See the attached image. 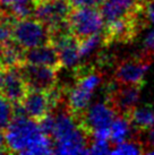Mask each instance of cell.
Wrapping results in <instances>:
<instances>
[{"mask_svg": "<svg viewBox=\"0 0 154 155\" xmlns=\"http://www.w3.org/2000/svg\"><path fill=\"white\" fill-rule=\"evenodd\" d=\"M6 148L21 154L55 153L53 140L43 133L38 121L28 116H14L6 129Z\"/></svg>", "mask_w": 154, "mask_h": 155, "instance_id": "6da1fadb", "label": "cell"}, {"mask_svg": "<svg viewBox=\"0 0 154 155\" xmlns=\"http://www.w3.org/2000/svg\"><path fill=\"white\" fill-rule=\"evenodd\" d=\"M33 1H45V0H33Z\"/></svg>", "mask_w": 154, "mask_h": 155, "instance_id": "f546056e", "label": "cell"}, {"mask_svg": "<svg viewBox=\"0 0 154 155\" xmlns=\"http://www.w3.org/2000/svg\"><path fill=\"white\" fill-rule=\"evenodd\" d=\"M13 41L24 50L51 42V31L38 18H19L13 23Z\"/></svg>", "mask_w": 154, "mask_h": 155, "instance_id": "277c9868", "label": "cell"}, {"mask_svg": "<svg viewBox=\"0 0 154 155\" xmlns=\"http://www.w3.org/2000/svg\"><path fill=\"white\" fill-rule=\"evenodd\" d=\"M101 44L105 45L103 32H100L96 34L90 35L85 39L79 40V53H81L82 59L91 56L95 50H98Z\"/></svg>", "mask_w": 154, "mask_h": 155, "instance_id": "ac0fdd59", "label": "cell"}, {"mask_svg": "<svg viewBox=\"0 0 154 155\" xmlns=\"http://www.w3.org/2000/svg\"><path fill=\"white\" fill-rule=\"evenodd\" d=\"M147 152L144 147V143L139 137L130 138L128 140L120 143L111 150L110 154L113 155H138Z\"/></svg>", "mask_w": 154, "mask_h": 155, "instance_id": "e0dca14e", "label": "cell"}, {"mask_svg": "<svg viewBox=\"0 0 154 155\" xmlns=\"http://www.w3.org/2000/svg\"><path fill=\"white\" fill-rule=\"evenodd\" d=\"M2 56H4V43L0 42V67L2 66Z\"/></svg>", "mask_w": 154, "mask_h": 155, "instance_id": "83f0119b", "label": "cell"}, {"mask_svg": "<svg viewBox=\"0 0 154 155\" xmlns=\"http://www.w3.org/2000/svg\"><path fill=\"white\" fill-rule=\"evenodd\" d=\"M142 87L141 85L118 84L115 81L111 84V90L109 91L107 97L112 102L119 114L128 116L132 110L138 105Z\"/></svg>", "mask_w": 154, "mask_h": 155, "instance_id": "30bf717a", "label": "cell"}, {"mask_svg": "<svg viewBox=\"0 0 154 155\" xmlns=\"http://www.w3.org/2000/svg\"><path fill=\"white\" fill-rule=\"evenodd\" d=\"M18 2H24V4H33V0H19Z\"/></svg>", "mask_w": 154, "mask_h": 155, "instance_id": "f1b7e54d", "label": "cell"}, {"mask_svg": "<svg viewBox=\"0 0 154 155\" xmlns=\"http://www.w3.org/2000/svg\"><path fill=\"white\" fill-rule=\"evenodd\" d=\"M109 147V139H100V138H92L91 145L89 148V154H110Z\"/></svg>", "mask_w": 154, "mask_h": 155, "instance_id": "ffe728a7", "label": "cell"}, {"mask_svg": "<svg viewBox=\"0 0 154 155\" xmlns=\"http://www.w3.org/2000/svg\"><path fill=\"white\" fill-rule=\"evenodd\" d=\"M24 62L32 64V65L51 67L57 70L61 67L58 51L51 42L25 50L24 51Z\"/></svg>", "mask_w": 154, "mask_h": 155, "instance_id": "5bb4252c", "label": "cell"}, {"mask_svg": "<svg viewBox=\"0 0 154 155\" xmlns=\"http://www.w3.org/2000/svg\"><path fill=\"white\" fill-rule=\"evenodd\" d=\"M144 16L146 22L154 26V0L144 1Z\"/></svg>", "mask_w": 154, "mask_h": 155, "instance_id": "cb8c5ba5", "label": "cell"}, {"mask_svg": "<svg viewBox=\"0 0 154 155\" xmlns=\"http://www.w3.org/2000/svg\"><path fill=\"white\" fill-rule=\"evenodd\" d=\"M18 68L25 78L30 90L48 92L55 88L57 69L45 66L32 65L27 62H23Z\"/></svg>", "mask_w": 154, "mask_h": 155, "instance_id": "7c38bea8", "label": "cell"}, {"mask_svg": "<svg viewBox=\"0 0 154 155\" xmlns=\"http://www.w3.org/2000/svg\"><path fill=\"white\" fill-rule=\"evenodd\" d=\"M18 1H19V0H0V7L10 10V8H12L16 2H18Z\"/></svg>", "mask_w": 154, "mask_h": 155, "instance_id": "d4e9b609", "label": "cell"}, {"mask_svg": "<svg viewBox=\"0 0 154 155\" xmlns=\"http://www.w3.org/2000/svg\"><path fill=\"white\" fill-rule=\"evenodd\" d=\"M119 113L112 102L108 99L91 104L82 114V124L92 135L93 131L100 129H108L112 125L116 117ZM81 117V116H79Z\"/></svg>", "mask_w": 154, "mask_h": 155, "instance_id": "ba28073f", "label": "cell"}, {"mask_svg": "<svg viewBox=\"0 0 154 155\" xmlns=\"http://www.w3.org/2000/svg\"><path fill=\"white\" fill-rule=\"evenodd\" d=\"M128 117L135 134L142 136L144 133H149V130L154 126V107L151 104L137 105L132 110Z\"/></svg>", "mask_w": 154, "mask_h": 155, "instance_id": "9a60e30c", "label": "cell"}, {"mask_svg": "<svg viewBox=\"0 0 154 155\" xmlns=\"http://www.w3.org/2000/svg\"><path fill=\"white\" fill-rule=\"evenodd\" d=\"M52 134L55 153L58 154H89L92 135L82 124L79 117L70 110L58 112Z\"/></svg>", "mask_w": 154, "mask_h": 155, "instance_id": "7a4b0ae2", "label": "cell"}, {"mask_svg": "<svg viewBox=\"0 0 154 155\" xmlns=\"http://www.w3.org/2000/svg\"><path fill=\"white\" fill-rule=\"evenodd\" d=\"M1 22H2V19H1V18H0V24H1Z\"/></svg>", "mask_w": 154, "mask_h": 155, "instance_id": "4dcf8cb0", "label": "cell"}, {"mask_svg": "<svg viewBox=\"0 0 154 155\" xmlns=\"http://www.w3.org/2000/svg\"><path fill=\"white\" fill-rule=\"evenodd\" d=\"M6 147V137H5L2 130L0 129V153H6L7 152V148L4 150Z\"/></svg>", "mask_w": 154, "mask_h": 155, "instance_id": "484cf974", "label": "cell"}, {"mask_svg": "<svg viewBox=\"0 0 154 155\" xmlns=\"http://www.w3.org/2000/svg\"><path fill=\"white\" fill-rule=\"evenodd\" d=\"M133 126L128 116L118 114L110 127V142L115 145L128 140L133 134Z\"/></svg>", "mask_w": 154, "mask_h": 155, "instance_id": "2e32d148", "label": "cell"}, {"mask_svg": "<svg viewBox=\"0 0 154 155\" xmlns=\"http://www.w3.org/2000/svg\"><path fill=\"white\" fill-rule=\"evenodd\" d=\"M14 117V104L0 94V129L6 130Z\"/></svg>", "mask_w": 154, "mask_h": 155, "instance_id": "d6986e66", "label": "cell"}, {"mask_svg": "<svg viewBox=\"0 0 154 155\" xmlns=\"http://www.w3.org/2000/svg\"><path fill=\"white\" fill-rule=\"evenodd\" d=\"M38 124L41 126V129L43 130V133L47 134L48 136L52 137V134L55 130V125H56V116H53L51 113H49L47 116L42 118L38 121Z\"/></svg>", "mask_w": 154, "mask_h": 155, "instance_id": "44dd1931", "label": "cell"}, {"mask_svg": "<svg viewBox=\"0 0 154 155\" xmlns=\"http://www.w3.org/2000/svg\"><path fill=\"white\" fill-rule=\"evenodd\" d=\"M72 5L68 0H45L34 1L35 18L44 23L53 33L70 31L68 26V17L72 12Z\"/></svg>", "mask_w": 154, "mask_h": 155, "instance_id": "5b68a950", "label": "cell"}, {"mask_svg": "<svg viewBox=\"0 0 154 155\" xmlns=\"http://www.w3.org/2000/svg\"><path fill=\"white\" fill-rule=\"evenodd\" d=\"M144 1L145 0H104L100 9L104 25L142 14L144 12Z\"/></svg>", "mask_w": 154, "mask_h": 155, "instance_id": "8fae6325", "label": "cell"}, {"mask_svg": "<svg viewBox=\"0 0 154 155\" xmlns=\"http://www.w3.org/2000/svg\"><path fill=\"white\" fill-rule=\"evenodd\" d=\"M22 104L25 109L26 114L36 121H40L49 114L50 110L53 108L49 92L38 90L28 91V93L22 101Z\"/></svg>", "mask_w": 154, "mask_h": 155, "instance_id": "4fadbf2b", "label": "cell"}, {"mask_svg": "<svg viewBox=\"0 0 154 155\" xmlns=\"http://www.w3.org/2000/svg\"><path fill=\"white\" fill-rule=\"evenodd\" d=\"M102 82V75L95 69L82 73L68 94V109L76 116H82L91 105L95 91Z\"/></svg>", "mask_w": 154, "mask_h": 155, "instance_id": "3957f363", "label": "cell"}, {"mask_svg": "<svg viewBox=\"0 0 154 155\" xmlns=\"http://www.w3.org/2000/svg\"><path fill=\"white\" fill-rule=\"evenodd\" d=\"M30 87L18 67H0V94L13 104L22 103Z\"/></svg>", "mask_w": 154, "mask_h": 155, "instance_id": "9c48e42d", "label": "cell"}, {"mask_svg": "<svg viewBox=\"0 0 154 155\" xmlns=\"http://www.w3.org/2000/svg\"><path fill=\"white\" fill-rule=\"evenodd\" d=\"M149 142H150V144L152 146H154V126L149 130Z\"/></svg>", "mask_w": 154, "mask_h": 155, "instance_id": "4316f807", "label": "cell"}, {"mask_svg": "<svg viewBox=\"0 0 154 155\" xmlns=\"http://www.w3.org/2000/svg\"><path fill=\"white\" fill-rule=\"evenodd\" d=\"M73 7H101L104 0H68Z\"/></svg>", "mask_w": 154, "mask_h": 155, "instance_id": "603a6c76", "label": "cell"}, {"mask_svg": "<svg viewBox=\"0 0 154 155\" xmlns=\"http://www.w3.org/2000/svg\"><path fill=\"white\" fill-rule=\"evenodd\" d=\"M143 52L154 57V27L145 35L143 41Z\"/></svg>", "mask_w": 154, "mask_h": 155, "instance_id": "7402d4cb", "label": "cell"}, {"mask_svg": "<svg viewBox=\"0 0 154 155\" xmlns=\"http://www.w3.org/2000/svg\"><path fill=\"white\" fill-rule=\"evenodd\" d=\"M72 34L78 40L103 32L104 19L98 7H74L68 17Z\"/></svg>", "mask_w": 154, "mask_h": 155, "instance_id": "8992f818", "label": "cell"}, {"mask_svg": "<svg viewBox=\"0 0 154 155\" xmlns=\"http://www.w3.org/2000/svg\"><path fill=\"white\" fill-rule=\"evenodd\" d=\"M154 57L142 51L141 54L119 61L115 68L113 81L118 84L144 85V78L153 62Z\"/></svg>", "mask_w": 154, "mask_h": 155, "instance_id": "52a82bcc", "label": "cell"}]
</instances>
